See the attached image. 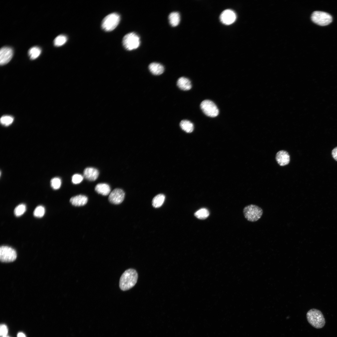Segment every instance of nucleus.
I'll return each mask as SVG.
<instances>
[{
	"instance_id": "nucleus-6",
	"label": "nucleus",
	"mask_w": 337,
	"mask_h": 337,
	"mask_svg": "<svg viewBox=\"0 0 337 337\" xmlns=\"http://www.w3.org/2000/svg\"><path fill=\"white\" fill-rule=\"evenodd\" d=\"M311 19L315 23L321 26H325L330 24L332 21L331 16L325 12L316 11L312 14Z\"/></svg>"
},
{
	"instance_id": "nucleus-3",
	"label": "nucleus",
	"mask_w": 337,
	"mask_h": 337,
	"mask_svg": "<svg viewBox=\"0 0 337 337\" xmlns=\"http://www.w3.org/2000/svg\"><path fill=\"white\" fill-rule=\"evenodd\" d=\"M245 218L248 221L255 222L260 218L263 214L262 209L259 206L250 204L245 207L243 210Z\"/></svg>"
},
{
	"instance_id": "nucleus-29",
	"label": "nucleus",
	"mask_w": 337,
	"mask_h": 337,
	"mask_svg": "<svg viewBox=\"0 0 337 337\" xmlns=\"http://www.w3.org/2000/svg\"><path fill=\"white\" fill-rule=\"evenodd\" d=\"M8 333V329L6 325L4 324H2L0 325V335L1 336L3 337L6 336Z\"/></svg>"
},
{
	"instance_id": "nucleus-31",
	"label": "nucleus",
	"mask_w": 337,
	"mask_h": 337,
	"mask_svg": "<svg viewBox=\"0 0 337 337\" xmlns=\"http://www.w3.org/2000/svg\"><path fill=\"white\" fill-rule=\"evenodd\" d=\"M17 337H26L25 335L22 332L19 333L17 335Z\"/></svg>"
},
{
	"instance_id": "nucleus-20",
	"label": "nucleus",
	"mask_w": 337,
	"mask_h": 337,
	"mask_svg": "<svg viewBox=\"0 0 337 337\" xmlns=\"http://www.w3.org/2000/svg\"><path fill=\"white\" fill-rule=\"evenodd\" d=\"M165 199V196L162 194H159L156 196L152 200L153 206L155 208L160 207L163 204Z\"/></svg>"
},
{
	"instance_id": "nucleus-32",
	"label": "nucleus",
	"mask_w": 337,
	"mask_h": 337,
	"mask_svg": "<svg viewBox=\"0 0 337 337\" xmlns=\"http://www.w3.org/2000/svg\"><path fill=\"white\" fill-rule=\"evenodd\" d=\"M9 337L8 336H7V335L6 336H4V337Z\"/></svg>"
},
{
	"instance_id": "nucleus-26",
	"label": "nucleus",
	"mask_w": 337,
	"mask_h": 337,
	"mask_svg": "<svg viewBox=\"0 0 337 337\" xmlns=\"http://www.w3.org/2000/svg\"><path fill=\"white\" fill-rule=\"evenodd\" d=\"M45 213L44 208L42 206H39L37 207L33 212L34 216L37 217H42Z\"/></svg>"
},
{
	"instance_id": "nucleus-16",
	"label": "nucleus",
	"mask_w": 337,
	"mask_h": 337,
	"mask_svg": "<svg viewBox=\"0 0 337 337\" xmlns=\"http://www.w3.org/2000/svg\"><path fill=\"white\" fill-rule=\"evenodd\" d=\"M177 85L180 89L184 90H189L192 87L191 82L189 80L183 77H181L178 79L177 82Z\"/></svg>"
},
{
	"instance_id": "nucleus-22",
	"label": "nucleus",
	"mask_w": 337,
	"mask_h": 337,
	"mask_svg": "<svg viewBox=\"0 0 337 337\" xmlns=\"http://www.w3.org/2000/svg\"><path fill=\"white\" fill-rule=\"evenodd\" d=\"M41 50L38 46H35L30 48L28 51V55L31 60L37 58L40 55Z\"/></svg>"
},
{
	"instance_id": "nucleus-17",
	"label": "nucleus",
	"mask_w": 337,
	"mask_h": 337,
	"mask_svg": "<svg viewBox=\"0 0 337 337\" xmlns=\"http://www.w3.org/2000/svg\"><path fill=\"white\" fill-rule=\"evenodd\" d=\"M95 190L100 194L106 196L110 193L111 189L110 186L107 184L100 183L96 185Z\"/></svg>"
},
{
	"instance_id": "nucleus-25",
	"label": "nucleus",
	"mask_w": 337,
	"mask_h": 337,
	"mask_svg": "<svg viewBox=\"0 0 337 337\" xmlns=\"http://www.w3.org/2000/svg\"><path fill=\"white\" fill-rule=\"evenodd\" d=\"M26 210V205L22 204L16 207L14 210V213L16 216L19 217L23 214Z\"/></svg>"
},
{
	"instance_id": "nucleus-24",
	"label": "nucleus",
	"mask_w": 337,
	"mask_h": 337,
	"mask_svg": "<svg viewBox=\"0 0 337 337\" xmlns=\"http://www.w3.org/2000/svg\"><path fill=\"white\" fill-rule=\"evenodd\" d=\"M13 120V118L12 116L4 115L1 117L0 122L2 125L6 126H8L12 123Z\"/></svg>"
},
{
	"instance_id": "nucleus-23",
	"label": "nucleus",
	"mask_w": 337,
	"mask_h": 337,
	"mask_svg": "<svg viewBox=\"0 0 337 337\" xmlns=\"http://www.w3.org/2000/svg\"><path fill=\"white\" fill-rule=\"evenodd\" d=\"M67 40V37L64 35H61L57 36L54 41V45L56 46L63 45Z\"/></svg>"
},
{
	"instance_id": "nucleus-12",
	"label": "nucleus",
	"mask_w": 337,
	"mask_h": 337,
	"mask_svg": "<svg viewBox=\"0 0 337 337\" xmlns=\"http://www.w3.org/2000/svg\"><path fill=\"white\" fill-rule=\"evenodd\" d=\"M276 159L279 165L284 166L289 163L290 161V156L286 151L281 150L277 153Z\"/></svg>"
},
{
	"instance_id": "nucleus-8",
	"label": "nucleus",
	"mask_w": 337,
	"mask_h": 337,
	"mask_svg": "<svg viewBox=\"0 0 337 337\" xmlns=\"http://www.w3.org/2000/svg\"><path fill=\"white\" fill-rule=\"evenodd\" d=\"M200 106L203 112L208 116L215 117L219 114V110L217 106L211 100H205L203 101Z\"/></svg>"
},
{
	"instance_id": "nucleus-13",
	"label": "nucleus",
	"mask_w": 337,
	"mask_h": 337,
	"mask_svg": "<svg viewBox=\"0 0 337 337\" xmlns=\"http://www.w3.org/2000/svg\"><path fill=\"white\" fill-rule=\"evenodd\" d=\"M99 174L98 170L94 168L88 167L85 168L83 172L84 177L90 181H94L98 178Z\"/></svg>"
},
{
	"instance_id": "nucleus-10",
	"label": "nucleus",
	"mask_w": 337,
	"mask_h": 337,
	"mask_svg": "<svg viewBox=\"0 0 337 337\" xmlns=\"http://www.w3.org/2000/svg\"><path fill=\"white\" fill-rule=\"evenodd\" d=\"M237 17L235 12L230 9L224 11L220 16L221 21L223 24L229 25L232 24L235 21Z\"/></svg>"
},
{
	"instance_id": "nucleus-5",
	"label": "nucleus",
	"mask_w": 337,
	"mask_h": 337,
	"mask_svg": "<svg viewBox=\"0 0 337 337\" xmlns=\"http://www.w3.org/2000/svg\"><path fill=\"white\" fill-rule=\"evenodd\" d=\"M120 20V17L118 14L113 13L106 16L103 19L101 27L105 31L110 32L113 30L117 26Z\"/></svg>"
},
{
	"instance_id": "nucleus-2",
	"label": "nucleus",
	"mask_w": 337,
	"mask_h": 337,
	"mask_svg": "<svg viewBox=\"0 0 337 337\" xmlns=\"http://www.w3.org/2000/svg\"><path fill=\"white\" fill-rule=\"evenodd\" d=\"M306 317L309 323L315 328H321L325 325L324 316L318 310L313 309L310 310L307 313Z\"/></svg>"
},
{
	"instance_id": "nucleus-19",
	"label": "nucleus",
	"mask_w": 337,
	"mask_h": 337,
	"mask_svg": "<svg viewBox=\"0 0 337 337\" xmlns=\"http://www.w3.org/2000/svg\"><path fill=\"white\" fill-rule=\"evenodd\" d=\"M180 126L183 130L187 133H191L193 130V124L187 120H182L180 122Z\"/></svg>"
},
{
	"instance_id": "nucleus-9",
	"label": "nucleus",
	"mask_w": 337,
	"mask_h": 337,
	"mask_svg": "<svg viewBox=\"0 0 337 337\" xmlns=\"http://www.w3.org/2000/svg\"><path fill=\"white\" fill-rule=\"evenodd\" d=\"M125 195V193L123 190L120 188H115L110 193L108 199L111 203L118 204L123 201Z\"/></svg>"
},
{
	"instance_id": "nucleus-4",
	"label": "nucleus",
	"mask_w": 337,
	"mask_h": 337,
	"mask_svg": "<svg viewBox=\"0 0 337 337\" xmlns=\"http://www.w3.org/2000/svg\"><path fill=\"white\" fill-rule=\"evenodd\" d=\"M122 42L126 49L131 51L136 49L139 46L140 38L136 33L132 32L125 36L123 39Z\"/></svg>"
},
{
	"instance_id": "nucleus-11",
	"label": "nucleus",
	"mask_w": 337,
	"mask_h": 337,
	"mask_svg": "<svg viewBox=\"0 0 337 337\" xmlns=\"http://www.w3.org/2000/svg\"><path fill=\"white\" fill-rule=\"evenodd\" d=\"M13 54V50L11 48L4 46L1 48L0 51L1 65H5L9 62L12 58Z\"/></svg>"
},
{
	"instance_id": "nucleus-7",
	"label": "nucleus",
	"mask_w": 337,
	"mask_h": 337,
	"mask_svg": "<svg viewBox=\"0 0 337 337\" xmlns=\"http://www.w3.org/2000/svg\"><path fill=\"white\" fill-rule=\"evenodd\" d=\"M17 257V253L13 248L6 246L0 248V261L4 262H9L14 261Z\"/></svg>"
},
{
	"instance_id": "nucleus-30",
	"label": "nucleus",
	"mask_w": 337,
	"mask_h": 337,
	"mask_svg": "<svg viewBox=\"0 0 337 337\" xmlns=\"http://www.w3.org/2000/svg\"><path fill=\"white\" fill-rule=\"evenodd\" d=\"M332 154L333 158L337 161V147L333 150Z\"/></svg>"
},
{
	"instance_id": "nucleus-27",
	"label": "nucleus",
	"mask_w": 337,
	"mask_h": 337,
	"mask_svg": "<svg viewBox=\"0 0 337 337\" xmlns=\"http://www.w3.org/2000/svg\"><path fill=\"white\" fill-rule=\"evenodd\" d=\"M51 187L54 189H59L61 185V181L60 178H52L51 181Z\"/></svg>"
},
{
	"instance_id": "nucleus-14",
	"label": "nucleus",
	"mask_w": 337,
	"mask_h": 337,
	"mask_svg": "<svg viewBox=\"0 0 337 337\" xmlns=\"http://www.w3.org/2000/svg\"><path fill=\"white\" fill-rule=\"evenodd\" d=\"M88 198L86 196L82 195H79L71 198L70 202L71 204L75 206H81L85 205L87 202Z\"/></svg>"
},
{
	"instance_id": "nucleus-21",
	"label": "nucleus",
	"mask_w": 337,
	"mask_h": 337,
	"mask_svg": "<svg viewBox=\"0 0 337 337\" xmlns=\"http://www.w3.org/2000/svg\"><path fill=\"white\" fill-rule=\"evenodd\" d=\"M209 215V212L206 208H201L194 213V216L198 219L204 220L206 219Z\"/></svg>"
},
{
	"instance_id": "nucleus-1",
	"label": "nucleus",
	"mask_w": 337,
	"mask_h": 337,
	"mask_svg": "<svg viewBox=\"0 0 337 337\" xmlns=\"http://www.w3.org/2000/svg\"><path fill=\"white\" fill-rule=\"evenodd\" d=\"M138 278V273L135 270L129 269L126 270L120 278V288L123 291L130 289L136 284Z\"/></svg>"
},
{
	"instance_id": "nucleus-15",
	"label": "nucleus",
	"mask_w": 337,
	"mask_h": 337,
	"mask_svg": "<svg viewBox=\"0 0 337 337\" xmlns=\"http://www.w3.org/2000/svg\"><path fill=\"white\" fill-rule=\"evenodd\" d=\"M149 68L150 72L155 75H160L164 71V66L160 63L157 62L150 63L149 66Z\"/></svg>"
},
{
	"instance_id": "nucleus-28",
	"label": "nucleus",
	"mask_w": 337,
	"mask_h": 337,
	"mask_svg": "<svg viewBox=\"0 0 337 337\" xmlns=\"http://www.w3.org/2000/svg\"><path fill=\"white\" fill-rule=\"evenodd\" d=\"M83 177L81 174H74L72 177V182L75 184H79L81 183L83 180Z\"/></svg>"
},
{
	"instance_id": "nucleus-18",
	"label": "nucleus",
	"mask_w": 337,
	"mask_h": 337,
	"mask_svg": "<svg viewBox=\"0 0 337 337\" xmlns=\"http://www.w3.org/2000/svg\"><path fill=\"white\" fill-rule=\"evenodd\" d=\"M168 20L170 25L173 27L178 26L180 21V15L177 12L171 13L168 16Z\"/></svg>"
}]
</instances>
